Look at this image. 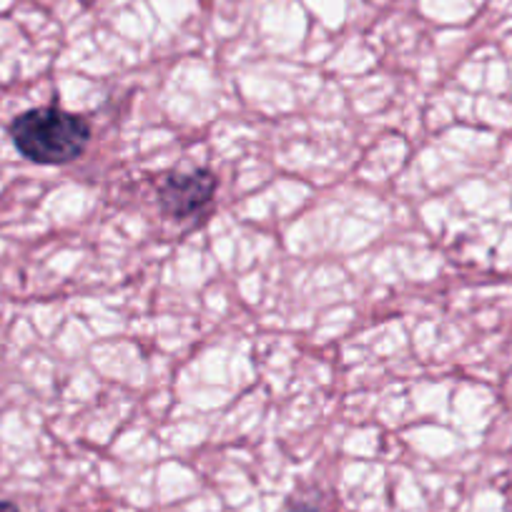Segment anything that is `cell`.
I'll return each instance as SVG.
<instances>
[{
	"label": "cell",
	"mask_w": 512,
	"mask_h": 512,
	"mask_svg": "<svg viewBox=\"0 0 512 512\" xmlns=\"http://www.w3.org/2000/svg\"><path fill=\"white\" fill-rule=\"evenodd\" d=\"M18 154L41 166L71 164L91 141V123L58 106H41L21 113L8 126Z\"/></svg>",
	"instance_id": "obj_1"
},
{
	"label": "cell",
	"mask_w": 512,
	"mask_h": 512,
	"mask_svg": "<svg viewBox=\"0 0 512 512\" xmlns=\"http://www.w3.org/2000/svg\"><path fill=\"white\" fill-rule=\"evenodd\" d=\"M219 179L209 169L169 174L159 184V204L174 219H191L214 201Z\"/></svg>",
	"instance_id": "obj_2"
},
{
	"label": "cell",
	"mask_w": 512,
	"mask_h": 512,
	"mask_svg": "<svg viewBox=\"0 0 512 512\" xmlns=\"http://www.w3.org/2000/svg\"><path fill=\"white\" fill-rule=\"evenodd\" d=\"M287 512H322V510H319L317 505H312V502H292Z\"/></svg>",
	"instance_id": "obj_3"
},
{
	"label": "cell",
	"mask_w": 512,
	"mask_h": 512,
	"mask_svg": "<svg viewBox=\"0 0 512 512\" xmlns=\"http://www.w3.org/2000/svg\"><path fill=\"white\" fill-rule=\"evenodd\" d=\"M0 512H21V510H18V507L13 505V502H8V500H0Z\"/></svg>",
	"instance_id": "obj_4"
}]
</instances>
